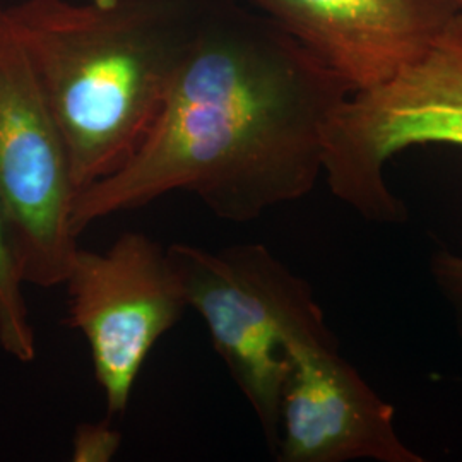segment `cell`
Returning <instances> with one entry per match:
<instances>
[{"instance_id": "1", "label": "cell", "mask_w": 462, "mask_h": 462, "mask_svg": "<svg viewBox=\"0 0 462 462\" xmlns=\"http://www.w3.org/2000/svg\"><path fill=\"white\" fill-rule=\"evenodd\" d=\"M353 91L245 0H206L160 116L114 175L76 192V235L170 192L248 223L305 198L326 133Z\"/></svg>"}, {"instance_id": "2", "label": "cell", "mask_w": 462, "mask_h": 462, "mask_svg": "<svg viewBox=\"0 0 462 462\" xmlns=\"http://www.w3.org/2000/svg\"><path fill=\"white\" fill-rule=\"evenodd\" d=\"M206 0H24L7 9L64 137L76 190L141 148Z\"/></svg>"}, {"instance_id": "3", "label": "cell", "mask_w": 462, "mask_h": 462, "mask_svg": "<svg viewBox=\"0 0 462 462\" xmlns=\"http://www.w3.org/2000/svg\"><path fill=\"white\" fill-rule=\"evenodd\" d=\"M166 250L189 309L202 317L274 454L288 343L298 336L332 334L312 288L261 244L221 250L173 244Z\"/></svg>"}, {"instance_id": "4", "label": "cell", "mask_w": 462, "mask_h": 462, "mask_svg": "<svg viewBox=\"0 0 462 462\" xmlns=\"http://www.w3.org/2000/svg\"><path fill=\"white\" fill-rule=\"evenodd\" d=\"M423 144L462 148V13L421 59L345 101L326 133L322 173L330 192L366 221L404 223L408 209L383 170Z\"/></svg>"}, {"instance_id": "5", "label": "cell", "mask_w": 462, "mask_h": 462, "mask_svg": "<svg viewBox=\"0 0 462 462\" xmlns=\"http://www.w3.org/2000/svg\"><path fill=\"white\" fill-rule=\"evenodd\" d=\"M64 137L0 4V208L24 282H66L78 252Z\"/></svg>"}, {"instance_id": "6", "label": "cell", "mask_w": 462, "mask_h": 462, "mask_svg": "<svg viewBox=\"0 0 462 462\" xmlns=\"http://www.w3.org/2000/svg\"><path fill=\"white\" fill-rule=\"evenodd\" d=\"M64 284L106 411L122 414L149 353L189 309L180 278L165 247L129 231L105 252L78 248Z\"/></svg>"}, {"instance_id": "7", "label": "cell", "mask_w": 462, "mask_h": 462, "mask_svg": "<svg viewBox=\"0 0 462 462\" xmlns=\"http://www.w3.org/2000/svg\"><path fill=\"white\" fill-rule=\"evenodd\" d=\"M274 456L281 462H423L396 429V410L341 356L332 334L288 343Z\"/></svg>"}, {"instance_id": "8", "label": "cell", "mask_w": 462, "mask_h": 462, "mask_svg": "<svg viewBox=\"0 0 462 462\" xmlns=\"http://www.w3.org/2000/svg\"><path fill=\"white\" fill-rule=\"evenodd\" d=\"M274 19L353 93L421 59L462 13L456 0H245Z\"/></svg>"}, {"instance_id": "9", "label": "cell", "mask_w": 462, "mask_h": 462, "mask_svg": "<svg viewBox=\"0 0 462 462\" xmlns=\"http://www.w3.org/2000/svg\"><path fill=\"white\" fill-rule=\"evenodd\" d=\"M23 282L0 208V346L19 362L30 364L36 358V341Z\"/></svg>"}, {"instance_id": "10", "label": "cell", "mask_w": 462, "mask_h": 462, "mask_svg": "<svg viewBox=\"0 0 462 462\" xmlns=\"http://www.w3.org/2000/svg\"><path fill=\"white\" fill-rule=\"evenodd\" d=\"M430 276L452 315V322L462 339V255L437 250L430 257Z\"/></svg>"}, {"instance_id": "11", "label": "cell", "mask_w": 462, "mask_h": 462, "mask_svg": "<svg viewBox=\"0 0 462 462\" xmlns=\"http://www.w3.org/2000/svg\"><path fill=\"white\" fill-rule=\"evenodd\" d=\"M122 447V433L108 421L83 423L74 431L72 461L110 462Z\"/></svg>"}, {"instance_id": "12", "label": "cell", "mask_w": 462, "mask_h": 462, "mask_svg": "<svg viewBox=\"0 0 462 462\" xmlns=\"http://www.w3.org/2000/svg\"><path fill=\"white\" fill-rule=\"evenodd\" d=\"M456 2H457V4H459V7H461V11H462V0H456Z\"/></svg>"}]
</instances>
